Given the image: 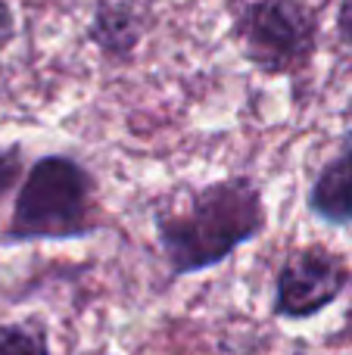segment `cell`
Here are the masks:
<instances>
[{"label": "cell", "mask_w": 352, "mask_h": 355, "mask_svg": "<svg viewBox=\"0 0 352 355\" xmlns=\"http://www.w3.org/2000/svg\"><path fill=\"white\" fill-rule=\"evenodd\" d=\"M150 215L172 281L218 268L268 227L262 184L253 175L178 184L156 196Z\"/></svg>", "instance_id": "obj_1"}, {"label": "cell", "mask_w": 352, "mask_h": 355, "mask_svg": "<svg viewBox=\"0 0 352 355\" xmlns=\"http://www.w3.org/2000/svg\"><path fill=\"white\" fill-rule=\"evenodd\" d=\"M100 227V184L94 172L69 153H44L25 166L0 246L81 240Z\"/></svg>", "instance_id": "obj_2"}, {"label": "cell", "mask_w": 352, "mask_h": 355, "mask_svg": "<svg viewBox=\"0 0 352 355\" xmlns=\"http://www.w3.org/2000/svg\"><path fill=\"white\" fill-rule=\"evenodd\" d=\"M228 35L243 62L265 78H303L322 41V19L309 0H225Z\"/></svg>", "instance_id": "obj_3"}, {"label": "cell", "mask_w": 352, "mask_h": 355, "mask_svg": "<svg viewBox=\"0 0 352 355\" xmlns=\"http://www.w3.org/2000/svg\"><path fill=\"white\" fill-rule=\"evenodd\" d=\"M352 268L346 256L328 243H303L287 250L274 271L272 315L281 321H309L328 312L349 290Z\"/></svg>", "instance_id": "obj_4"}, {"label": "cell", "mask_w": 352, "mask_h": 355, "mask_svg": "<svg viewBox=\"0 0 352 355\" xmlns=\"http://www.w3.org/2000/svg\"><path fill=\"white\" fill-rule=\"evenodd\" d=\"M153 25V0H94L87 41L106 62L125 66L134 60Z\"/></svg>", "instance_id": "obj_5"}, {"label": "cell", "mask_w": 352, "mask_h": 355, "mask_svg": "<svg viewBox=\"0 0 352 355\" xmlns=\"http://www.w3.org/2000/svg\"><path fill=\"white\" fill-rule=\"evenodd\" d=\"M306 209L328 227L352 225V125L343 131L340 147L312 178L306 190Z\"/></svg>", "instance_id": "obj_6"}, {"label": "cell", "mask_w": 352, "mask_h": 355, "mask_svg": "<svg viewBox=\"0 0 352 355\" xmlns=\"http://www.w3.org/2000/svg\"><path fill=\"white\" fill-rule=\"evenodd\" d=\"M0 355H53L50 331L41 318H19L0 324Z\"/></svg>", "instance_id": "obj_7"}, {"label": "cell", "mask_w": 352, "mask_h": 355, "mask_svg": "<svg viewBox=\"0 0 352 355\" xmlns=\"http://www.w3.org/2000/svg\"><path fill=\"white\" fill-rule=\"evenodd\" d=\"M25 175V156L22 147L12 144V147H0V200L22 181Z\"/></svg>", "instance_id": "obj_8"}, {"label": "cell", "mask_w": 352, "mask_h": 355, "mask_svg": "<svg viewBox=\"0 0 352 355\" xmlns=\"http://www.w3.org/2000/svg\"><path fill=\"white\" fill-rule=\"evenodd\" d=\"M334 28H337V41L346 50H352V0H337Z\"/></svg>", "instance_id": "obj_9"}, {"label": "cell", "mask_w": 352, "mask_h": 355, "mask_svg": "<svg viewBox=\"0 0 352 355\" xmlns=\"http://www.w3.org/2000/svg\"><path fill=\"white\" fill-rule=\"evenodd\" d=\"M19 35V19H16V10H12L10 0H0V47L12 44Z\"/></svg>", "instance_id": "obj_10"}]
</instances>
